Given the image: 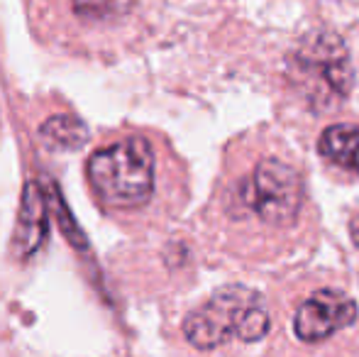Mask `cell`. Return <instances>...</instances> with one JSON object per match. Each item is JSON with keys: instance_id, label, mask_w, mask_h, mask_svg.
<instances>
[{"instance_id": "cell-3", "label": "cell", "mask_w": 359, "mask_h": 357, "mask_svg": "<svg viewBox=\"0 0 359 357\" xmlns=\"http://www.w3.org/2000/svg\"><path fill=\"white\" fill-rule=\"evenodd\" d=\"M291 81L316 110H325L345 100L352 90L350 49L330 29L311 32L291 59Z\"/></svg>"}, {"instance_id": "cell-8", "label": "cell", "mask_w": 359, "mask_h": 357, "mask_svg": "<svg viewBox=\"0 0 359 357\" xmlns=\"http://www.w3.org/2000/svg\"><path fill=\"white\" fill-rule=\"evenodd\" d=\"M39 135H42L44 144H49L52 149H74L86 142V128L76 118H69V115L49 118L42 125Z\"/></svg>"}, {"instance_id": "cell-7", "label": "cell", "mask_w": 359, "mask_h": 357, "mask_svg": "<svg viewBox=\"0 0 359 357\" xmlns=\"http://www.w3.org/2000/svg\"><path fill=\"white\" fill-rule=\"evenodd\" d=\"M318 152L332 164L359 174V128L357 125H330L318 140Z\"/></svg>"}, {"instance_id": "cell-4", "label": "cell", "mask_w": 359, "mask_h": 357, "mask_svg": "<svg viewBox=\"0 0 359 357\" xmlns=\"http://www.w3.org/2000/svg\"><path fill=\"white\" fill-rule=\"evenodd\" d=\"M240 198L266 225L286 228L296 220L303 203L301 174L276 157L262 159L242 186Z\"/></svg>"}, {"instance_id": "cell-9", "label": "cell", "mask_w": 359, "mask_h": 357, "mask_svg": "<svg viewBox=\"0 0 359 357\" xmlns=\"http://www.w3.org/2000/svg\"><path fill=\"white\" fill-rule=\"evenodd\" d=\"M133 5V0H76V13L81 18L100 20L110 15H120Z\"/></svg>"}, {"instance_id": "cell-1", "label": "cell", "mask_w": 359, "mask_h": 357, "mask_svg": "<svg viewBox=\"0 0 359 357\" xmlns=\"http://www.w3.org/2000/svg\"><path fill=\"white\" fill-rule=\"evenodd\" d=\"M86 174L105 208H140L154 191V152L144 137L120 140L90 154Z\"/></svg>"}, {"instance_id": "cell-2", "label": "cell", "mask_w": 359, "mask_h": 357, "mask_svg": "<svg viewBox=\"0 0 359 357\" xmlns=\"http://www.w3.org/2000/svg\"><path fill=\"white\" fill-rule=\"evenodd\" d=\"M271 328L262 296L247 286H225L184 321V335L198 350H213L237 338L257 343Z\"/></svg>"}, {"instance_id": "cell-5", "label": "cell", "mask_w": 359, "mask_h": 357, "mask_svg": "<svg viewBox=\"0 0 359 357\" xmlns=\"http://www.w3.org/2000/svg\"><path fill=\"white\" fill-rule=\"evenodd\" d=\"M357 321V301L335 289L316 291L303 301L293 318V330L303 343H320L332 333L347 328Z\"/></svg>"}, {"instance_id": "cell-6", "label": "cell", "mask_w": 359, "mask_h": 357, "mask_svg": "<svg viewBox=\"0 0 359 357\" xmlns=\"http://www.w3.org/2000/svg\"><path fill=\"white\" fill-rule=\"evenodd\" d=\"M49 233L47 218V201L37 181H27L22 191V203H20L18 225L13 235V250L18 257H29L44 245Z\"/></svg>"}, {"instance_id": "cell-10", "label": "cell", "mask_w": 359, "mask_h": 357, "mask_svg": "<svg viewBox=\"0 0 359 357\" xmlns=\"http://www.w3.org/2000/svg\"><path fill=\"white\" fill-rule=\"evenodd\" d=\"M350 230H352V240H355V245H357V248H359V215H357L355 220H352Z\"/></svg>"}]
</instances>
